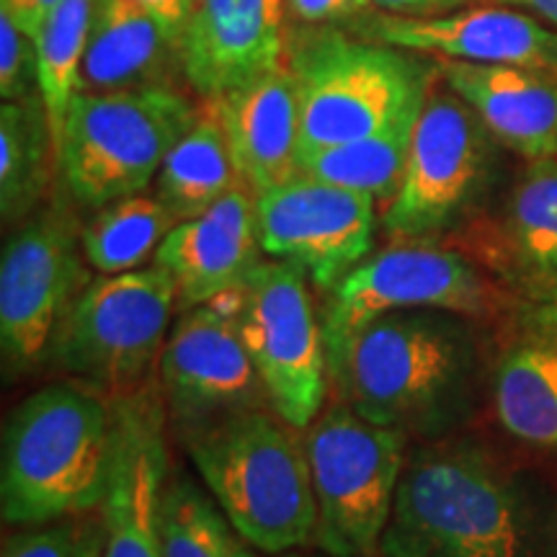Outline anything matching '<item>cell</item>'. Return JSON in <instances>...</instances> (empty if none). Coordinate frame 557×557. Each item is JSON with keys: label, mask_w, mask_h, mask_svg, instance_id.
I'll use <instances>...</instances> for the list:
<instances>
[{"label": "cell", "mask_w": 557, "mask_h": 557, "mask_svg": "<svg viewBox=\"0 0 557 557\" xmlns=\"http://www.w3.org/2000/svg\"><path fill=\"white\" fill-rule=\"evenodd\" d=\"M521 323H524L529 336L557 341V289L537 299H529L521 310Z\"/></svg>", "instance_id": "34"}, {"label": "cell", "mask_w": 557, "mask_h": 557, "mask_svg": "<svg viewBox=\"0 0 557 557\" xmlns=\"http://www.w3.org/2000/svg\"><path fill=\"white\" fill-rule=\"evenodd\" d=\"M178 41L139 0H94L78 90L176 88L173 78L184 75Z\"/></svg>", "instance_id": "21"}, {"label": "cell", "mask_w": 557, "mask_h": 557, "mask_svg": "<svg viewBox=\"0 0 557 557\" xmlns=\"http://www.w3.org/2000/svg\"><path fill=\"white\" fill-rule=\"evenodd\" d=\"M289 16L302 24H331V21H354L374 9L372 0H284Z\"/></svg>", "instance_id": "32"}, {"label": "cell", "mask_w": 557, "mask_h": 557, "mask_svg": "<svg viewBox=\"0 0 557 557\" xmlns=\"http://www.w3.org/2000/svg\"><path fill=\"white\" fill-rule=\"evenodd\" d=\"M197 111L181 88L78 90L60 137V173L67 191L96 209L145 191Z\"/></svg>", "instance_id": "6"}, {"label": "cell", "mask_w": 557, "mask_h": 557, "mask_svg": "<svg viewBox=\"0 0 557 557\" xmlns=\"http://www.w3.org/2000/svg\"><path fill=\"white\" fill-rule=\"evenodd\" d=\"M178 225L158 194H129L101 207L81 235L86 261L99 274H122L137 269Z\"/></svg>", "instance_id": "27"}, {"label": "cell", "mask_w": 557, "mask_h": 557, "mask_svg": "<svg viewBox=\"0 0 557 557\" xmlns=\"http://www.w3.org/2000/svg\"><path fill=\"white\" fill-rule=\"evenodd\" d=\"M201 483L261 553L315 540L318 504L305 438L271 406L246 410L186 444Z\"/></svg>", "instance_id": "4"}, {"label": "cell", "mask_w": 557, "mask_h": 557, "mask_svg": "<svg viewBox=\"0 0 557 557\" xmlns=\"http://www.w3.org/2000/svg\"><path fill=\"white\" fill-rule=\"evenodd\" d=\"M374 9L403 18H434L468 9L472 0H372Z\"/></svg>", "instance_id": "33"}, {"label": "cell", "mask_w": 557, "mask_h": 557, "mask_svg": "<svg viewBox=\"0 0 557 557\" xmlns=\"http://www.w3.org/2000/svg\"><path fill=\"white\" fill-rule=\"evenodd\" d=\"M480 351L465 315L398 310L367 323L329 359L338 398L406 436L449 434L468 416Z\"/></svg>", "instance_id": "2"}, {"label": "cell", "mask_w": 557, "mask_h": 557, "mask_svg": "<svg viewBox=\"0 0 557 557\" xmlns=\"http://www.w3.org/2000/svg\"><path fill=\"white\" fill-rule=\"evenodd\" d=\"M243 178L214 99H201L197 120L173 145L156 176V194L178 222L199 218Z\"/></svg>", "instance_id": "23"}, {"label": "cell", "mask_w": 557, "mask_h": 557, "mask_svg": "<svg viewBox=\"0 0 557 557\" xmlns=\"http://www.w3.org/2000/svg\"><path fill=\"white\" fill-rule=\"evenodd\" d=\"M176 302V282L158 263L90 278L62 320L50 361L109 398L143 393L152 385Z\"/></svg>", "instance_id": "8"}, {"label": "cell", "mask_w": 557, "mask_h": 557, "mask_svg": "<svg viewBox=\"0 0 557 557\" xmlns=\"http://www.w3.org/2000/svg\"><path fill=\"white\" fill-rule=\"evenodd\" d=\"M60 152L41 96L0 107V212L3 225L26 220L45 197Z\"/></svg>", "instance_id": "25"}, {"label": "cell", "mask_w": 557, "mask_h": 557, "mask_svg": "<svg viewBox=\"0 0 557 557\" xmlns=\"http://www.w3.org/2000/svg\"><path fill=\"white\" fill-rule=\"evenodd\" d=\"M555 521L524 472L475 442H431L406 459L382 557H553Z\"/></svg>", "instance_id": "1"}, {"label": "cell", "mask_w": 557, "mask_h": 557, "mask_svg": "<svg viewBox=\"0 0 557 557\" xmlns=\"http://www.w3.org/2000/svg\"><path fill=\"white\" fill-rule=\"evenodd\" d=\"M354 34L431 60L478 65L557 67V32L511 5H475L434 18L369 11L351 21Z\"/></svg>", "instance_id": "17"}, {"label": "cell", "mask_w": 557, "mask_h": 557, "mask_svg": "<svg viewBox=\"0 0 557 557\" xmlns=\"http://www.w3.org/2000/svg\"><path fill=\"white\" fill-rule=\"evenodd\" d=\"M214 101L243 184L263 194L297 176L302 116L289 60Z\"/></svg>", "instance_id": "19"}, {"label": "cell", "mask_w": 557, "mask_h": 557, "mask_svg": "<svg viewBox=\"0 0 557 557\" xmlns=\"http://www.w3.org/2000/svg\"><path fill=\"white\" fill-rule=\"evenodd\" d=\"M493 406L519 442L557 449V341L529 336L508 348L493 377Z\"/></svg>", "instance_id": "24"}, {"label": "cell", "mask_w": 557, "mask_h": 557, "mask_svg": "<svg viewBox=\"0 0 557 557\" xmlns=\"http://www.w3.org/2000/svg\"><path fill=\"white\" fill-rule=\"evenodd\" d=\"M114 449V400L83 380L37 389L13 410L0 451L5 524L39 527L99 511Z\"/></svg>", "instance_id": "3"}, {"label": "cell", "mask_w": 557, "mask_h": 557, "mask_svg": "<svg viewBox=\"0 0 557 557\" xmlns=\"http://www.w3.org/2000/svg\"><path fill=\"white\" fill-rule=\"evenodd\" d=\"M491 263L527 299L557 289V156L529 160L521 171Z\"/></svg>", "instance_id": "22"}, {"label": "cell", "mask_w": 557, "mask_h": 557, "mask_svg": "<svg viewBox=\"0 0 557 557\" xmlns=\"http://www.w3.org/2000/svg\"><path fill=\"white\" fill-rule=\"evenodd\" d=\"M78 235L58 212L16 230L0 256V348L5 374L50 361L62 320L90 282Z\"/></svg>", "instance_id": "13"}, {"label": "cell", "mask_w": 557, "mask_h": 557, "mask_svg": "<svg viewBox=\"0 0 557 557\" xmlns=\"http://www.w3.org/2000/svg\"><path fill=\"white\" fill-rule=\"evenodd\" d=\"M90 13L94 0H60L39 26L37 37V65H39V94L50 116L54 143L60 152V137L65 127L70 101L78 94V75L83 54L88 45Z\"/></svg>", "instance_id": "29"}, {"label": "cell", "mask_w": 557, "mask_h": 557, "mask_svg": "<svg viewBox=\"0 0 557 557\" xmlns=\"http://www.w3.org/2000/svg\"><path fill=\"white\" fill-rule=\"evenodd\" d=\"M408 436L333 400L308 426L312 491L318 504L315 542L333 557L380 555L406 468Z\"/></svg>", "instance_id": "7"}, {"label": "cell", "mask_w": 557, "mask_h": 557, "mask_svg": "<svg viewBox=\"0 0 557 557\" xmlns=\"http://www.w3.org/2000/svg\"><path fill=\"white\" fill-rule=\"evenodd\" d=\"M289 67L299 88L302 152L351 143L421 111L434 60L344 34L292 37Z\"/></svg>", "instance_id": "5"}, {"label": "cell", "mask_w": 557, "mask_h": 557, "mask_svg": "<svg viewBox=\"0 0 557 557\" xmlns=\"http://www.w3.org/2000/svg\"><path fill=\"white\" fill-rule=\"evenodd\" d=\"M114 400V449L101 500L103 557H165L160 500L169 480L163 400L156 385Z\"/></svg>", "instance_id": "15"}, {"label": "cell", "mask_w": 557, "mask_h": 557, "mask_svg": "<svg viewBox=\"0 0 557 557\" xmlns=\"http://www.w3.org/2000/svg\"><path fill=\"white\" fill-rule=\"evenodd\" d=\"M165 557H259L207 487L186 475H169L160 500Z\"/></svg>", "instance_id": "28"}, {"label": "cell", "mask_w": 557, "mask_h": 557, "mask_svg": "<svg viewBox=\"0 0 557 557\" xmlns=\"http://www.w3.org/2000/svg\"><path fill=\"white\" fill-rule=\"evenodd\" d=\"M282 557H308V555H297V553H284Z\"/></svg>", "instance_id": "38"}, {"label": "cell", "mask_w": 557, "mask_h": 557, "mask_svg": "<svg viewBox=\"0 0 557 557\" xmlns=\"http://www.w3.org/2000/svg\"><path fill=\"white\" fill-rule=\"evenodd\" d=\"M150 13L163 21L171 32H176L181 37V29H184L186 13H189L191 0H139Z\"/></svg>", "instance_id": "36"}, {"label": "cell", "mask_w": 557, "mask_h": 557, "mask_svg": "<svg viewBox=\"0 0 557 557\" xmlns=\"http://www.w3.org/2000/svg\"><path fill=\"white\" fill-rule=\"evenodd\" d=\"M259 194L240 184L199 218L178 222L156 263L169 271L186 310L238 292L263 261Z\"/></svg>", "instance_id": "18"}, {"label": "cell", "mask_w": 557, "mask_h": 557, "mask_svg": "<svg viewBox=\"0 0 557 557\" xmlns=\"http://www.w3.org/2000/svg\"><path fill=\"white\" fill-rule=\"evenodd\" d=\"M58 3L60 0H0V13L9 16L26 34L37 37L39 26L45 24V18Z\"/></svg>", "instance_id": "35"}, {"label": "cell", "mask_w": 557, "mask_h": 557, "mask_svg": "<svg viewBox=\"0 0 557 557\" xmlns=\"http://www.w3.org/2000/svg\"><path fill=\"white\" fill-rule=\"evenodd\" d=\"M496 145L475 109L459 99L436 65L418 111L406 178L382 212L389 238L434 240L457 227L487 189Z\"/></svg>", "instance_id": "9"}, {"label": "cell", "mask_w": 557, "mask_h": 557, "mask_svg": "<svg viewBox=\"0 0 557 557\" xmlns=\"http://www.w3.org/2000/svg\"><path fill=\"white\" fill-rule=\"evenodd\" d=\"M436 65L506 150L524 160L557 156V67L451 60Z\"/></svg>", "instance_id": "20"}, {"label": "cell", "mask_w": 557, "mask_h": 557, "mask_svg": "<svg viewBox=\"0 0 557 557\" xmlns=\"http://www.w3.org/2000/svg\"><path fill=\"white\" fill-rule=\"evenodd\" d=\"M284 0H191L181 29V67L201 99H220L289 60Z\"/></svg>", "instance_id": "16"}, {"label": "cell", "mask_w": 557, "mask_h": 557, "mask_svg": "<svg viewBox=\"0 0 557 557\" xmlns=\"http://www.w3.org/2000/svg\"><path fill=\"white\" fill-rule=\"evenodd\" d=\"M493 3L511 5V9L532 13L534 18L545 21L549 29L557 32V0H493Z\"/></svg>", "instance_id": "37"}, {"label": "cell", "mask_w": 557, "mask_h": 557, "mask_svg": "<svg viewBox=\"0 0 557 557\" xmlns=\"http://www.w3.org/2000/svg\"><path fill=\"white\" fill-rule=\"evenodd\" d=\"M416 120L418 114L377 132V135L302 152L299 173L367 194L377 205L387 207L398 197L403 178H406Z\"/></svg>", "instance_id": "26"}, {"label": "cell", "mask_w": 557, "mask_h": 557, "mask_svg": "<svg viewBox=\"0 0 557 557\" xmlns=\"http://www.w3.org/2000/svg\"><path fill=\"white\" fill-rule=\"evenodd\" d=\"M0 96L24 101L39 94L37 41L0 13Z\"/></svg>", "instance_id": "31"}, {"label": "cell", "mask_w": 557, "mask_h": 557, "mask_svg": "<svg viewBox=\"0 0 557 557\" xmlns=\"http://www.w3.org/2000/svg\"><path fill=\"white\" fill-rule=\"evenodd\" d=\"M259 225L269 259L295 263L312 287L333 289L372 253L377 201L297 173L259 194Z\"/></svg>", "instance_id": "14"}, {"label": "cell", "mask_w": 557, "mask_h": 557, "mask_svg": "<svg viewBox=\"0 0 557 557\" xmlns=\"http://www.w3.org/2000/svg\"><path fill=\"white\" fill-rule=\"evenodd\" d=\"M310 278L289 261H261L240 287L238 329L271 408L305 431L329 395V348Z\"/></svg>", "instance_id": "10"}, {"label": "cell", "mask_w": 557, "mask_h": 557, "mask_svg": "<svg viewBox=\"0 0 557 557\" xmlns=\"http://www.w3.org/2000/svg\"><path fill=\"white\" fill-rule=\"evenodd\" d=\"M0 557H103V521L67 517L50 524L26 527L3 540Z\"/></svg>", "instance_id": "30"}, {"label": "cell", "mask_w": 557, "mask_h": 557, "mask_svg": "<svg viewBox=\"0 0 557 557\" xmlns=\"http://www.w3.org/2000/svg\"><path fill=\"white\" fill-rule=\"evenodd\" d=\"M498 292L472 261L431 240H398L369 253L331 289L323 333L329 359L367 323L398 310H449L485 318L496 310Z\"/></svg>", "instance_id": "12"}, {"label": "cell", "mask_w": 557, "mask_h": 557, "mask_svg": "<svg viewBox=\"0 0 557 557\" xmlns=\"http://www.w3.org/2000/svg\"><path fill=\"white\" fill-rule=\"evenodd\" d=\"M238 292L189 308L158 361L165 421L181 442L246 410L271 406L238 329Z\"/></svg>", "instance_id": "11"}]
</instances>
